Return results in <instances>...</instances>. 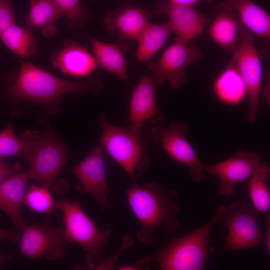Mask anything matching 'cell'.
<instances>
[{"label": "cell", "mask_w": 270, "mask_h": 270, "mask_svg": "<svg viewBox=\"0 0 270 270\" xmlns=\"http://www.w3.org/2000/svg\"><path fill=\"white\" fill-rule=\"evenodd\" d=\"M102 89L100 79L91 77L78 82L60 78L28 62H23L8 93L14 101H28L45 108L50 114H56L61 96L80 95L86 91L98 93Z\"/></svg>", "instance_id": "6da1fadb"}, {"label": "cell", "mask_w": 270, "mask_h": 270, "mask_svg": "<svg viewBox=\"0 0 270 270\" xmlns=\"http://www.w3.org/2000/svg\"><path fill=\"white\" fill-rule=\"evenodd\" d=\"M126 194L128 206L141 224L136 234L140 242L150 244L154 233L160 226L170 232L177 229L181 208L176 202L178 196L176 190L156 182L140 186L134 182Z\"/></svg>", "instance_id": "7a4b0ae2"}, {"label": "cell", "mask_w": 270, "mask_h": 270, "mask_svg": "<svg viewBox=\"0 0 270 270\" xmlns=\"http://www.w3.org/2000/svg\"><path fill=\"white\" fill-rule=\"evenodd\" d=\"M218 224L216 214L206 224L186 235L172 240L158 252L139 260L148 265L157 264L162 270H203L208 258L216 254L208 246L211 230Z\"/></svg>", "instance_id": "3957f363"}, {"label": "cell", "mask_w": 270, "mask_h": 270, "mask_svg": "<svg viewBox=\"0 0 270 270\" xmlns=\"http://www.w3.org/2000/svg\"><path fill=\"white\" fill-rule=\"evenodd\" d=\"M98 123L102 128L101 147L128 174L132 183L136 182V171L144 170L149 160L144 153L148 143L146 124L124 128L110 124L104 114Z\"/></svg>", "instance_id": "277c9868"}, {"label": "cell", "mask_w": 270, "mask_h": 270, "mask_svg": "<svg viewBox=\"0 0 270 270\" xmlns=\"http://www.w3.org/2000/svg\"><path fill=\"white\" fill-rule=\"evenodd\" d=\"M55 206L62 213L64 230L69 242L80 246L86 253V266L96 270L104 258L102 251L110 240L112 228L100 230L77 202L60 198L55 200Z\"/></svg>", "instance_id": "5b68a950"}, {"label": "cell", "mask_w": 270, "mask_h": 270, "mask_svg": "<svg viewBox=\"0 0 270 270\" xmlns=\"http://www.w3.org/2000/svg\"><path fill=\"white\" fill-rule=\"evenodd\" d=\"M70 146L63 142L53 128L46 125L41 134L28 163L26 171L30 180H34L56 195L66 194L69 184L65 180H58L64 168Z\"/></svg>", "instance_id": "8992f818"}, {"label": "cell", "mask_w": 270, "mask_h": 270, "mask_svg": "<svg viewBox=\"0 0 270 270\" xmlns=\"http://www.w3.org/2000/svg\"><path fill=\"white\" fill-rule=\"evenodd\" d=\"M240 42L229 62L238 72L246 90L249 108L244 116L247 122H254L258 116L262 92V69L254 42V34L239 20Z\"/></svg>", "instance_id": "52a82bcc"}, {"label": "cell", "mask_w": 270, "mask_h": 270, "mask_svg": "<svg viewBox=\"0 0 270 270\" xmlns=\"http://www.w3.org/2000/svg\"><path fill=\"white\" fill-rule=\"evenodd\" d=\"M218 224L225 226L228 233L224 238L225 250H237L258 247L262 240L258 226V212L240 202L228 206H220L215 213Z\"/></svg>", "instance_id": "ba28073f"}, {"label": "cell", "mask_w": 270, "mask_h": 270, "mask_svg": "<svg viewBox=\"0 0 270 270\" xmlns=\"http://www.w3.org/2000/svg\"><path fill=\"white\" fill-rule=\"evenodd\" d=\"M188 126L186 122H172L168 127L154 126L150 130L154 142L159 144L173 159L189 168L192 181L198 182L206 178L203 165L186 138Z\"/></svg>", "instance_id": "9c48e42d"}, {"label": "cell", "mask_w": 270, "mask_h": 270, "mask_svg": "<svg viewBox=\"0 0 270 270\" xmlns=\"http://www.w3.org/2000/svg\"><path fill=\"white\" fill-rule=\"evenodd\" d=\"M70 242L64 228L38 224L24 226L18 244L20 252L29 259L56 261L65 256Z\"/></svg>", "instance_id": "30bf717a"}, {"label": "cell", "mask_w": 270, "mask_h": 270, "mask_svg": "<svg viewBox=\"0 0 270 270\" xmlns=\"http://www.w3.org/2000/svg\"><path fill=\"white\" fill-rule=\"evenodd\" d=\"M202 56L196 46L175 42L164 51L156 62H148V69L152 73L156 85L162 86L168 82L174 89L180 88L186 81L185 68L196 64Z\"/></svg>", "instance_id": "8fae6325"}, {"label": "cell", "mask_w": 270, "mask_h": 270, "mask_svg": "<svg viewBox=\"0 0 270 270\" xmlns=\"http://www.w3.org/2000/svg\"><path fill=\"white\" fill-rule=\"evenodd\" d=\"M70 170L79 180L78 190L91 194L100 209L113 211L116 208L108 198L110 190L101 146H95L82 160L72 166Z\"/></svg>", "instance_id": "7c38bea8"}, {"label": "cell", "mask_w": 270, "mask_h": 270, "mask_svg": "<svg viewBox=\"0 0 270 270\" xmlns=\"http://www.w3.org/2000/svg\"><path fill=\"white\" fill-rule=\"evenodd\" d=\"M260 165V157L254 152L240 150L229 158L211 164L203 165V170L220 181L219 194L231 196L236 184L249 178Z\"/></svg>", "instance_id": "4fadbf2b"}, {"label": "cell", "mask_w": 270, "mask_h": 270, "mask_svg": "<svg viewBox=\"0 0 270 270\" xmlns=\"http://www.w3.org/2000/svg\"><path fill=\"white\" fill-rule=\"evenodd\" d=\"M154 12L158 14H165L176 34V41L186 44L202 34L207 18L194 6L176 4L168 1L158 2Z\"/></svg>", "instance_id": "5bb4252c"}, {"label": "cell", "mask_w": 270, "mask_h": 270, "mask_svg": "<svg viewBox=\"0 0 270 270\" xmlns=\"http://www.w3.org/2000/svg\"><path fill=\"white\" fill-rule=\"evenodd\" d=\"M156 84L152 77L144 76L134 87L130 98L128 119L130 126H140L146 122L157 124L164 120L156 98Z\"/></svg>", "instance_id": "9a60e30c"}, {"label": "cell", "mask_w": 270, "mask_h": 270, "mask_svg": "<svg viewBox=\"0 0 270 270\" xmlns=\"http://www.w3.org/2000/svg\"><path fill=\"white\" fill-rule=\"evenodd\" d=\"M150 16L145 8L127 2L108 12L104 17V24L107 31L119 38L136 41L148 24Z\"/></svg>", "instance_id": "2e32d148"}, {"label": "cell", "mask_w": 270, "mask_h": 270, "mask_svg": "<svg viewBox=\"0 0 270 270\" xmlns=\"http://www.w3.org/2000/svg\"><path fill=\"white\" fill-rule=\"evenodd\" d=\"M50 60L63 74L78 77L90 74L98 66L88 49L74 40L64 41L63 46L50 55Z\"/></svg>", "instance_id": "e0dca14e"}, {"label": "cell", "mask_w": 270, "mask_h": 270, "mask_svg": "<svg viewBox=\"0 0 270 270\" xmlns=\"http://www.w3.org/2000/svg\"><path fill=\"white\" fill-rule=\"evenodd\" d=\"M224 1L238 14V20L244 26L264 40L261 56L268 60L270 46V14L254 0Z\"/></svg>", "instance_id": "ac0fdd59"}, {"label": "cell", "mask_w": 270, "mask_h": 270, "mask_svg": "<svg viewBox=\"0 0 270 270\" xmlns=\"http://www.w3.org/2000/svg\"><path fill=\"white\" fill-rule=\"evenodd\" d=\"M30 180L25 171L14 173L0 182V208L20 232L26 225L21 214V206Z\"/></svg>", "instance_id": "d6986e66"}, {"label": "cell", "mask_w": 270, "mask_h": 270, "mask_svg": "<svg viewBox=\"0 0 270 270\" xmlns=\"http://www.w3.org/2000/svg\"><path fill=\"white\" fill-rule=\"evenodd\" d=\"M214 18L208 30L213 40L228 52H232L240 42L239 22L236 12L224 1L214 8Z\"/></svg>", "instance_id": "ffe728a7"}, {"label": "cell", "mask_w": 270, "mask_h": 270, "mask_svg": "<svg viewBox=\"0 0 270 270\" xmlns=\"http://www.w3.org/2000/svg\"><path fill=\"white\" fill-rule=\"evenodd\" d=\"M41 134L38 132H27L18 138L9 124L0 131V158L16 156L28 163Z\"/></svg>", "instance_id": "44dd1931"}, {"label": "cell", "mask_w": 270, "mask_h": 270, "mask_svg": "<svg viewBox=\"0 0 270 270\" xmlns=\"http://www.w3.org/2000/svg\"><path fill=\"white\" fill-rule=\"evenodd\" d=\"M94 56L100 66L108 72L126 81L128 76V63L124 50L118 44L106 42L94 38H90Z\"/></svg>", "instance_id": "7402d4cb"}, {"label": "cell", "mask_w": 270, "mask_h": 270, "mask_svg": "<svg viewBox=\"0 0 270 270\" xmlns=\"http://www.w3.org/2000/svg\"><path fill=\"white\" fill-rule=\"evenodd\" d=\"M30 4L26 26L36 28L46 37L55 35L58 20L62 16L52 0H35Z\"/></svg>", "instance_id": "603a6c76"}, {"label": "cell", "mask_w": 270, "mask_h": 270, "mask_svg": "<svg viewBox=\"0 0 270 270\" xmlns=\"http://www.w3.org/2000/svg\"><path fill=\"white\" fill-rule=\"evenodd\" d=\"M172 32L168 22L162 24L149 22L136 40L138 60L146 62L151 59L162 48Z\"/></svg>", "instance_id": "cb8c5ba5"}, {"label": "cell", "mask_w": 270, "mask_h": 270, "mask_svg": "<svg viewBox=\"0 0 270 270\" xmlns=\"http://www.w3.org/2000/svg\"><path fill=\"white\" fill-rule=\"evenodd\" d=\"M214 88L219 100L228 104L238 103L246 94L242 78L236 68L229 63L216 80Z\"/></svg>", "instance_id": "d4e9b609"}, {"label": "cell", "mask_w": 270, "mask_h": 270, "mask_svg": "<svg viewBox=\"0 0 270 270\" xmlns=\"http://www.w3.org/2000/svg\"><path fill=\"white\" fill-rule=\"evenodd\" d=\"M0 40L8 50L22 58L36 54L38 42L32 27L14 24L0 34Z\"/></svg>", "instance_id": "484cf974"}, {"label": "cell", "mask_w": 270, "mask_h": 270, "mask_svg": "<svg viewBox=\"0 0 270 270\" xmlns=\"http://www.w3.org/2000/svg\"><path fill=\"white\" fill-rule=\"evenodd\" d=\"M270 171L268 164H260L248 182L250 196L254 209L266 215L270 209V194L267 185Z\"/></svg>", "instance_id": "4316f807"}, {"label": "cell", "mask_w": 270, "mask_h": 270, "mask_svg": "<svg viewBox=\"0 0 270 270\" xmlns=\"http://www.w3.org/2000/svg\"><path fill=\"white\" fill-rule=\"evenodd\" d=\"M23 204L32 210L50 214L56 208L55 200L47 188L32 184L26 188Z\"/></svg>", "instance_id": "83f0119b"}, {"label": "cell", "mask_w": 270, "mask_h": 270, "mask_svg": "<svg viewBox=\"0 0 270 270\" xmlns=\"http://www.w3.org/2000/svg\"><path fill=\"white\" fill-rule=\"evenodd\" d=\"M62 16L70 20L71 30L83 28L90 18L87 8L82 6L80 0H52Z\"/></svg>", "instance_id": "f1b7e54d"}, {"label": "cell", "mask_w": 270, "mask_h": 270, "mask_svg": "<svg viewBox=\"0 0 270 270\" xmlns=\"http://www.w3.org/2000/svg\"><path fill=\"white\" fill-rule=\"evenodd\" d=\"M15 24L12 0H0V34Z\"/></svg>", "instance_id": "f546056e"}, {"label": "cell", "mask_w": 270, "mask_h": 270, "mask_svg": "<svg viewBox=\"0 0 270 270\" xmlns=\"http://www.w3.org/2000/svg\"><path fill=\"white\" fill-rule=\"evenodd\" d=\"M132 244L133 240L131 237L128 236L124 237L118 252L112 256L104 258L96 270H112L122 252L129 248Z\"/></svg>", "instance_id": "4dcf8cb0"}, {"label": "cell", "mask_w": 270, "mask_h": 270, "mask_svg": "<svg viewBox=\"0 0 270 270\" xmlns=\"http://www.w3.org/2000/svg\"><path fill=\"white\" fill-rule=\"evenodd\" d=\"M22 166L19 164L6 163L0 158V182L8 176L20 170Z\"/></svg>", "instance_id": "1f68e13d"}, {"label": "cell", "mask_w": 270, "mask_h": 270, "mask_svg": "<svg viewBox=\"0 0 270 270\" xmlns=\"http://www.w3.org/2000/svg\"><path fill=\"white\" fill-rule=\"evenodd\" d=\"M20 232L16 228L8 230L0 228V241L8 240L17 244H18Z\"/></svg>", "instance_id": "d6a6232c"}, {"label": "cell", "mask_w": 270, "mask_h": 270, "mask_svg": "<svg viewBox=\"0 0 270 270\" xmlns=\"http://www.w3.org/2000/svg\"><path fill=\"white\" fill-rule=\"evenodd\" d=\"M270 73L268 72L264 77V84L263 88V92L265 98L266 106H270Z\"/></svg>", "instance_id": "836d02e7"}, {"label": "cell", "mask_w": 270, "mask_h": 270, "mask_svg": "<svg viewBox=\"0 0 270 270\" xmlns=\"http://www.w3.org/2000/svg\"><path fill=\"white\" fill-rule=\"evenodd\" d=\"M168 1L176 4L192 6L201 2L212 3L214 0H167Z\"/></svg>", "instance_id": "e575fe53"}, {"label": "cell", "mask_w": 270, "mask_h": 270, "mask_svg": "<svg viewBox=\"0 0 270 270\" xmlns=\"http://www.w3.org/2000/svg\"><path fill=\"white\" fill-rule=\"evenodd\" d=\"M150 268L148 265H146L140 263L138 261L136 264H125L120 266L118 270H144Z\"/></svg>", "instance_id": "d590c367"}, {"label": "cell", "mask_w": 270, "mask_h": 270, "mask_svg": "<svg viewBox=\"0 0 270 270\" xmlns=\"http://www.w3.org/2000/svg\"><path fill=\"white\" fill-rule=\"evenodd\" d=\"M266 229L265 237V244L268 254H270V218L269 216L266 214Z\"/></svg>", "instance_id": "8d00e7d4"}, {"label": "cell", "mask_w": 270, "mask_h": 270, "mask_svg": "<svg viewBox=\"0 0 270 270\" xmlns=\"http://www.w3.org/2000/svg\"><path fill=\"white\" fill-rule=\"evenodd\" d=\"M11 258L9 255L5 254L0 252V268Z\"/></svg>", "instance_id": "74e56055"}, {"label": "cell", "mask_w": 270, "mask_h": 270, "mask_svg": "<svg viewBox=\"0 0 270 270\" xmlns=\"http://www.w3.org/2000/svg\"><path fill=\"white\" fill-rule=\"evenodd\" d=\"M35 0H28V1L29 2L30 4L32 2H34Z\"/></svg>", "instance_id": "f35d334b"}]
</instances>
